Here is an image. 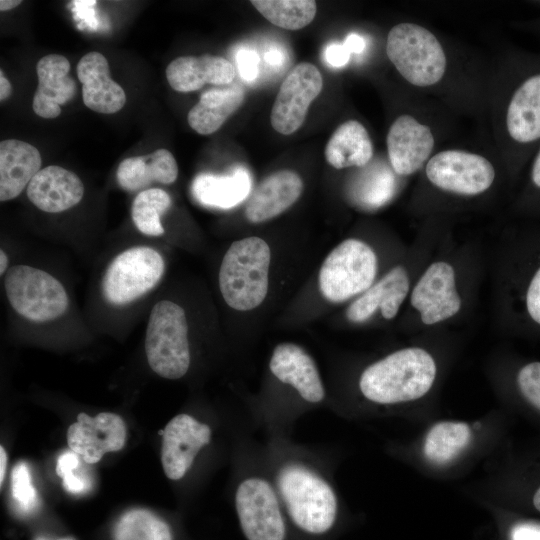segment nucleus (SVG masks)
<instances>
[{
    "mask_svg": "<svg viewBox=\"0 0 540 540\" xmlns=\"http://www.w3.org/2000/svg\"><path fill=\"white\" fill-rule=\"evenodd\" d=\"M533 503L535 508L540 511V488L536 491L533 497Z\"/></svg>",
    "mask_w": 540,
    "mask_h": 540,
    "instance_id": "obj_48",
    "label": "nucleus"
},
{
    "mask_svg": "<svg viewBox=\"0 0 540 540\" xmlns=\"http://www.w3.org/2000/svg\"><path fill=\"white\" fill-rule=\"evenodd\" d=\"M4 287L11 307L30 321L55 320L68 309L63 285L41 269L15 265L6 272Z\"/></svg>",
    "mask_w": 540,
    "mask_h": 540,
    "instance_id": "obj_8",
    "label": "nucleus"
},
{
    "mask_svg": "<svg viewBox=\"0 0 540 540\" xmlns=\"http://www.w3.org/2000/svg\"><path fill=\"white\" fill-rule=\"evenodd\" d=\"M517 381L523 396L540 410V362L525 365L519 371Z\"/></svg>",
    "mask_w": 540,
    "mask_h": 540,
    "instance_id": "obj_36",
    "label": "nucleus"
},
{
    "mask_svg": "<svg viewBox=\"0 0 540 540\" xmlns=\"http://www.w3.org/2000/svg\"><path fill=\"white\" fill-rule=\"evenodd\" d=\"M471 437L470 427L464 422L436 423L426 435L424 455L434 464H447L466 448Z\"/></svg>",
    "mask_w": 540,
    "mask_h": 540,
    "instance_id": "obj_30",
    "label": "nucleus"
},
{
    "mask_svg": "<svg viewBox=\"0 0 540 540\" xmlns=\"http://www.w3.org/2000/svg\"><path fill=\"white\" fill-rule=\"evenodd\" d=\"M251 190V179L243 168L230 175L202 173L192 183L195 199L209 207L228 209L247 198Z\"/></svg>",
    "mask_w": 540,
    "mask_h": 540,
    "instance_id": "obj_28",
    "label": "nucleus"
},
{
    "mask_svg": "<svg viewBox=\"0 0 540 540\" xmlns=\"http://www.w3.org/2000/svg\"><path fill=\"white\" fill-rule=\"evenodd\" d=\"M377 274V257L372 248L358 239H346L324 260L319 272V287L329 301L343 302L364 293Z\"/></svg>",
    "mask_w": 540,
    "mask_h": 540,
    "instance_id": "obj_7",
    "label": "nucleus"
},
{
    "mask_svg": "<svg viewBox=\"0 0 540 540\" xmlns=\"http://www.w3.org/2000/svg\"><path fill=\"white\" fill-rule=\"evenodd\" d=\"M235 75V67L229 60L210 54L178 57L166 68L169 85L183 93L199 90L207 83L230 84Z\"/></svg>",
    "mask_w": 540,
    "mask_h": 540,
    "instance_id": "obj_22",
    "label": "nucleus"
},
{
    "mask_svg": "<svg viewBox=\"0 0 540 540\" xmlns=\"http://www.w3.org/2000/svg\"><path fill=\"white\" fill-rule=\"evenodd\" d=\"M259 62L258 55L251 50H240L236 55L238 72L247 81H252L258 76Z\"/></svg>",
    "mask_w": 540,
    "mask_h": 540,
    "instance_id": "obj_37",
    "label": "nucleus"
},
{
    "mask_svg": "<svg viewBox=\"0 0 540 540\" xmlns=\"http://www.w3.org/2000/svg\"><path fill=\"white\" fill-rule=\"evenodd\" d=\"M145 353L150 368L166 379L183 377L190 366L188 324L184 309L170 300L157 302L150 313Z\"/></svg>",
    "mask_w": 540,
    "mask_h": 540,
    "instance_id": "obj_5",
    "label": "nucleus"
},
{
    "mask_svg": "<svg viewBox=\"0 0 540 540\" xmlns=\"http://www.w3.org/2000/svg\"><path fill=\"white\" fill-rule=\"evenodd\" d=\"M301 177L292 170H279L267 176L251 193L245 206V216L251 223L272 219L300 197Z\"/></svg>",
    "mask_w": 540,
    "mask_h": 540,
    "instance_id": "obj_19",
    "label": "nucleus"
},
{
    "mask_svg": "<svg viewBox=\"0 0 540 540\" xmlns=\"http://www.w3.org/2000/svg\"><path fill=\"white\" fill-rule=\"evenodd\" d=\"M125 441L123 419L110 412L99 413L95 417L80 413L67 430L69 448L88 464L97 463L105 453L121 450Z\"/></svg>",
    "mask_w": 540,
    "mask_h": 540,
    "instance_id": "obj_14",
    "label": "nucleus"
},
{
    "mask_svg": "<svg viewBox=\"0 0 540 540\" xmlns=\"http://www.w3.org/2000/svg\"><path fill=\"white\" fill-rule=\"evenodd\" d=\"M394 171L384 163H373L356 176L350 196L359 206L376 209L387 203L396 188Z\"/></svg>",
    "mask_w": 540,
    "mask_h": 540,
    "instance_id": "obj_29",
    "label": "nucleus"
},
{
    "mask_svg": "<svg viewBox=\"0 0 540 540\" xmlns=\"http://www.w3.org/2000/svg\"><path fill=\"white\" fill-rule=\"evenodd\" d=\"M324 155L327 162L336 169L365 167L373 157V144L360 122L348 120L332 133Z\"/></svg>",
    "mask_w": 540,
    "mask_h": 540,
    "instance_id": "obj_26",
    "label": "nucleus"
},
{
    "mask_svg": "<svg viewBox=\"0 0 540 540\" xmlns=\"http://www.w3.org/2000/svg\"><path fill=\"white\" fill-rule=\"evenodd\" d=\"M22 1L20 0H1L0 1V10L1 11H7L10 9H13L17 7L19 4H21Z\"/></svg>",
    "mask_w": 540,
    "mask_h": 540,
    "instance_id": "obj_46",
    "label": "nucleus"
},
{
    "mask_svg": "<svg viewBox=\"0 0 540 540\" xmlns=\"http://www.w3.org/2000/svg\"><path fill=\"white\" fill-rule=\"evenodd\" d=\"M69 60L59 54L42 57L36 66L38 87L33 98V111L46 119L56 118L60 106L76 94L75 80L69 76Z\"/></svg>",
    "mask_w": 540,
    "mask_h": 540,
    "instance_id": "obj_18",
    "label": "nucleus"
},
{
    "mask_svg": "<svg viewBox=\"0 0 540 540\" xmlns=\"http://www.w3.org/2000/svg\"><path fill=\"white\" fill-rule=\"evenodd\" d=\"M409 286L407 271L402 266L394 267L351 303L346 313L348 320L364 322L377 310L385 319H393L408 294Z\"/></svg>",
    "mask_w": 540,
    "mask_h": 540,
    "instance_id": "obj_23",
    "label": "nucleus"
},
{
    "mask_svg": "<svg viewBox=\"0 0 540 540\" xmlns=\"http://www.w3.org/2000/svg\"><path fill=\"white\" fill-rule=\"evenodd\" d=\"M436 364L421 348H405L369 365L361 374L359 388L369 401L389 405L416 400L432 387Z\"/></svg>",
    "mask_w": 540,
    "mask_h": 540,
    "instance_id": "obj_2",
    "label": "nucleus"
},
{
    "mask_svg": "<svg viewBox=\"0 0 540 540\" xmlns=\"http://www.w3.org/2000/svg\"><path fill=\"white\" fill-rule=\"evenodd\" d=\"M506 129L520 146L540 141V70L526 75L514 89L507 106Z\"/></svg>",
    "mask_w": 540,
    "mask_h": 540,
    "instance_id": "obj_21",
    "label": "nucleus"
},
{
    "mask_svg": "<svg viewBox=\"0 0 540 540\" xmlns=\"http://www.w3.org/2000/svg\"><path fill=\"white\" fill-rule=\"evenodd\" d=\"M272 375L292 388L307 405H319L326 391L314 359L294 343L277 345L269 361Z\"/></svg>",
    "mask_w": 540,
    "mask_h": 540,
    "instance_id": "obj_15",
    "label": "nucleus"
},
{
    "mask_svg": "<svg viewBox=\"0 0 540 540\" xmlns=\"http://www.w3.org/2000/svg\"><path fill=\"white\" fill-rule=\"evenodd\" d=\"M114 540H173L169 525L149 510L136 508L117 521Z\"/></svg>",
    "mask_w": 540,
    "mask_h": 540,
    "instance_id": "obj_32",
    "label": "nucleus"
},
{
    "mask_svg": "<svg viewBox=\"0 0 540 540\" xmlns=\"http://www.w3.org/2000/svg\"><path fill=\"white\" fill-rule=\"evenodd\" d=\"M165 262L147 246L129 248L117 255L102 280L105 299L112 305L129 304L153 289L161 280Z\"/></svg>",
    "mask_w": 540,
    "mask_h": 540,
    "instance_id": "obj_9",
    "label": "nucleus"
},
{
    "mask_svg": "<svg viewBox=\"0 0 540 540\" xmlns=\"http://www.w3.org/2000/svg\"><path fill=\"white\" fill-rule=\"evenodd\" d=\"M7 469V453L3 446H0V484L2 486Z\"/></svg>",
    "mask_w": 540,
    "mask_h": 540,
    "instance_id": "obj_45",
    "label": "nucleus"
},
{
    "mask_svg": "<svg viewBox=\"0 0 540 540\" xmlns=\"http://www.w3.org/2000/svg\"><path fill=\"white\" fill-rule=\"evenodd\" d=\"M265 461L287 517L302 532L323 535L334 526L339 500L327 472L298 448L275 438Z\"/></svg>",
    "mask_w": 540,
    "mask_h": 540,
    "instance_id": "obj_1",
    "label": "nucleus"
},
{
    "mask_svg": "<svg viewBox=\"0 0 540 540\" xmlns=\"http://www.w3.org/2000/svg\"><path fill=\"white\" fill-rule=\"evenodd\" d=\"M26 192L28 199L38 209L47 213H59L81 201L84 185L75 173L50 165L34 176Z\"/></svg>",
    "mask_w": 540,
    "mask_h": 540,
    "instance_id": "obj_20",
    "label": "nucleus"
},
{
    "mask_svg": "<svg viewBox=\"0 0 540 540\" xmlns=\"http://www.w3.org/2000/svg\"><path fill=\"white\" fill-rule=\"evenodd\" d=\"M35 540H48V539L44 538V537H37ZM58 540H76V539L73 538V537H64V538H61V539H58Z\"/></svg>",
    "mask_w": 540,
    "mask_h": 540,
    "instance_id": "obj_49",
    "label": "nucleus"
},
{
    "mask_svg": "<svg viewBox=\"0 0 540 540\" xmlns=\"http://www.w3.org/2000/svg\"><path fill=\"white\" fill-rule=\"evenodd\" d=\"M11 494L19 509L25 513L33 511L38 504V494L25 462H18L12 470Z\"/></svg>",
    "mask_w": 540,
    "mask_h": 540,
    "instance_id": "obj_34",
    "label": "nucleus"
},
{
    "mask_svg": "<svg viewBox=\"0 0 540 540\" xmlns=\"http://www.w3.org/2000/svg\"><path fill=\"white\" fill-rule=\"evenodd\" d=\"M245 92L240 86L213 88L201 94L189 111V126L201 135L216 132L243 104Z\"/></svg>",
    "mask_w": 540,
    "mask_h": 540,
    "instance_id": "obj_27",
    "label": "nucleus"
},
{
    "mask_svg": "<svg viewBox=\"0 0 540 540\" xmlns=\"http://www.w3.org/2000/svg\"><path fill=\"white\" fill-rule=\"evenodd\" d=\"M322 88L323 78L315 65L297 64L283 80L272 106L270 122L274 130L283 135L296 132Z\"/></svg>",
    "mask_w": 540,
    "mask_h": 540,
    "instance_id": "obj_11",
    "label": "nucleus"
},
{
    "mask_svg": "<svg viewBox=\"0 0 540 540\" xmlns=\"http://www.w3.org/2000/svg\"><path fill=\"white\" fill-rule=\"evenodd\" d=\"M283 53L277 48H271L264 55V60L271 66H279L283 63Z\"/></svg>",
    "mask_w": 540,
    "mask_h": 540,
    "instance_id": "obj_42",
    "label": "nucleus"
},
{
    "mask_svg": "<svg viewBox=\"0 0 540 540\" xmlns=\"http://www.w3.org/2000/svg\"><path fill=\"white\" fill-rule=\"evenodd\" d=\"M386 53L397 71L415 86L434 85L446 70V56L440 42L417 24L400 23L392 27Z\"/></svg>",
    "mask_w": 540,
    "mask_h": 540,
    "instance_id": "obj_6",
    "label": "nucleus"
},
{
    "mask_svg": "<svg viewBox=\"0 0 540 540\" xmlns=\"http://www.w3.org/2000/svg\"><path fill=\"white\" fill-rule=\"evenodd\" d=\"M351 53L344 44L333 43L326 47L325 59L333 67H342L350 59Z\"/></svg>",
    "mask_w": 540,
    "mask_h": 540,
    "instance_id": "obj_39",
    "label": "nucleus"
},
{
    "mask_svg": "<svg viewBox=\"0 0 540 540\" xmlns=\"http://www.w3.org/2000/svg\"><path fill=\"white\" fill-rule=\"evenodd\" d=\"M7 266H8V258H7V255L6 253L1 250L0 251V274L3 275L4 272L6 271L7 269Z\"/></svg>",
    "mask_w": 540,
    "mask_h": 540,
    "instance_id": "obj_47",
    "label": "nucleus"
},
{
    "mask_svg": "<svg viewBox=\"0 0 540 540\" xmlns=\"http://www.w3.org/2000/svg\"><path fill=\"white\" fill-rule=\"evenodd\" d=\"M343 44L351 54L363 52L366 46L365 39L354 33L348 35Z\"/></svg>",
    "mask_w": 540,
    "mask_h": 540,
    "instance_id": "obj_41",
    "label": "nucleus"
},
{
    "mask_svg": "<svg viewBox=\"0 0 540 540\" xmlns=\"http://www.w3.org/2000/svg\"><path fill=\"white\" fill-rule=\"evenodd\" d=\"M532 184L540 189V148L538 149L531 167Z\"/></svg>",
    "mask_w": 540,
    "mask_h": 540,
    "instance_id": "obj_43",
    "label": "nucleus"
},
{
    "mask_svg": "<svg viewBox=\"0 0 540 540\" xmlns=\"http://www.w3.org/2000/svg\"><path fill=\"white\" fill-rule=\"evenodd\" d=\"M116 177L124 190L133 192L152 183H174L178 165L172 153L161 148L148 155L124 159L118 166Z\"/></svg>",
    "mask_w": 540,
    "mask_h": 540,
    "instance_id": "obj_25",
    "label": "nucleus"
},
{
    "mask_svg": "<svg viewBox=\"0 0 540 540\" xmlns=\"http://www.w3.org/2000/svg\"><path fill=\"white\" fill-rule=\"evenodd\" d=\"M42 158L33 145L17 139L0 142V200L16 198L41 170Z\"/></svg>",
    "mask_w": 540,
    "mask_h": 540,
    "instance_id": "obj_24",
    "label": "nucleus"
},
{
    "mask_svg": "<svg viewBox=\"0 0 540 540\" xmlns=\"http://www.w3.org/2000/svg\"><path fill=\"white\" fill-rule=\"evenodd\" d=\"M511 540H540V524L521 522L513 526Z\"/></svg>",
    "mask_w": 540,
    "mask_h": 540,
    "instance_id": "obj_40",
    "label": "nucleus"
},
{
    "mask_svg": "<svg viewBox=\"0 0 540 540\" xmlns=\"http://www.w3.org/2000/svg\"><path fill=\"white\" fill-rule=\"evenodd\" d=\"M80 459L74 451H65L57 459L56 473L62 478L64 489L74 495L83 494L90 489V480L83 476Z\"/></svg>",
    "mask_w": 540,
    "mask_h": 540,
    "instance_id": "obj_35",
    "label": "nucleus"
},
{
    "mask_svg": "<svg viewBox=\"0 0 540 540\" xmlns=\"http://www.w3.org/2000/svg\"><path fill=\"white\" fill-rule=\"evenodd\" d=\"M426 175L441 190L460 195H477L492 185L495 170L491 162L481 155L445 150L428 161Z\"/></svg>",
    "mask_w": 540,
    "mask_h": 540,
    "instance_id": "obj_10",
    "label": "nucleus"
},
{
    "mask_svg": "<svg viewBox=\"0 0 540 540\" xmlns=\"http://www.w3.org/2000/svg\"><path fill=\"white\" fill-rule=\"evenodd\" d=\"M172 204L169 194L160 188L141 191L134 199L131 217L137 229L148 236L164 233L161 216Z\"/></svg>",
    "mask_w": 540,
    "mask_h": 540,
    "instance_id": "obj_33",
    "label": "nucleus"
},
{
    "mask_svg": "<svg viewBox=\"0 0 540 540\" xmlns=\"http://www.w3.org/2000/svg\"><path fill=\"white\" fill-rule=\"evenodd\" d=\"M526 307L530 317L540 325V267L529 283Z\"/></svg>",
    "mask_w": 540,
    "mask_h": 540,
    "instance_id": "obj_38",
    "label": "nucleus"
},
{
    "mask_svg": "<svg viewBox=\"0 0 540 540\" xmlns=\"http://www.w3.org/2000/svg\"><path fill=\"white\" fill-rule=\"evenodd\" d=\"M234 506L247 540H285L286 513L266 461L247 464L234 490Z\"/></svg>",
    "mask_w": 540,
    "mask_h": 540,
    "instance_id": "obj_3",
    "label": "nucleus"
},
{
    "mask_svg": "<svg viewBox=\"0 0 540 540\" xmlns=\"http://www.w3.org/2000/svg\"><path fill=\"white\" fill-rule=\"evenodd\" d=\"M211 437V427L194 416L181 413L173 417L162 438L161 462L165 475L171 480L182 479Z\"/></svg>",
    "mask_w": 540,
    "mask_h": 540,
    "instance_id": "obj_12",
    "label": "nucleus"
},
{
    "mask_svg": "<svg viewBox=\"0 0 540 540\" xmlns=\"http://www.w3.org/2000/svg\"><path fill=\"white\" fill-rule=\"evenodd\" d=\"M270 261V247L260 237L251 236L231 244L219 269V288L228 306L248 311L264 301Z\"/></svg>",
    "mask_w": 540,
    "mask_h": 540,
    "instance_id": "obj_4",
    "label": "nucleus"
},
{
    "mask_svg": "<svg viewBox=\"0 0 540 540\" xmlns=\"http://www.w3.org/2000/svg\"><path fill=\"white\" fill-rule=\"evenodd\" d=\"M12 87L9 80L4 76L3 71H0V101L3 102L10 97Z\"/></svg>",
    "mask_w": 540,
    "mask_h": 540,
    "instance_id": "obj_44",
    "label": "nucleus"
},
{
    "mask_svg": "<svg viewBox=\"0 0 540 540\" xmlns=\"http://www.w3.org/2000/svg\"><path fill=\"white\" fill-rule=\"evenodd\" d=\"M77 76L82 84L83 102L89 109L113 114L125 105V91L111 79L108 61L100 52H89L80 59Z\"/></svg>",
    "mask_w": 540,
    "mask_h": 540,
    "instance_id": "obj_17",
    "label": "nucleus"
},
{
    "mask_svg": "<svg viewBox=\"0 0 540 540\" xmlns=\"http://www.w3.org/2000/svg\"><path fill=\"white\" fill-rule=\"evenodd\" d=\"M255 9L273 25L286 30H299L315 18L313 0H253Z\"/></svg>",
    "mask_w": 540,
    "mask_h": 540,
    "instance_id": "obj_31",
    "label": "nucleus"
},
{
    "mask_svg": "<svg viewBox=\"0 0 540 540\" xmlns=\"http://www.w3.org/2000/svg\"><path fill=\"white\" fill-rule=\"evenodd\" d=\"M386 143L392 170L397 175L407 176L427 161L434 147V137L427 125L411 115H401L390 126Z\"/></svg>",
    "mask_w": 540,
    "mask_h": 540,
    "instance_id": "obj_16",
    "label": "nucleus"
},
{
    "mask_svg": "<svg viewBox=\"0 0 540 540\" xmlns=\"http://www.w3.org/2000/svg\"><path fill=\"white\" fill-rule=\"evenodd\" d=\"M411 304L426 325L442 322L457 314L461 298L456 290L453 267L444 261L432 263L415 285Z\"/></svg>",
    "mask_w": 540,
    "mask_h": 540,
    "instance_id": "obj_13",
    "label": "nucleus"
}]
</instances>
